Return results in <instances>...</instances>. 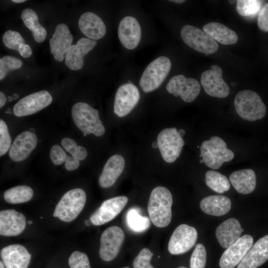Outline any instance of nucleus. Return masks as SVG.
<instances>
[{
	"label": "nucleus",
	"instance_id": "f257e3e1",
	"mask_svg": "<svg viewBox=\"0 0 268 268\" xmlns=\"http://www.w3.org/2000/svg\"><path fill=\"white\" fill-rule=\"evenodd\" d=\"M172 203V196L167 188L158 186L152 190L149 198L147 210L149 218L155 226L163 228L170 224Z\"/></svg>",
	"mask_w": 268,
	"mask_h": 268
},
{
	"label": "nucleus",
	"instance_id": "f03ea898",
	"mask_svg": "<svg viewBox=\"0 0 268 268\" xmlns=\"http://www.w3.org/2000/svg\"><path fill=\"white\" fill-rule=\"evenodd\" d=\"M74 124L84 134H93L97 136L102 135L105 129L99 117V112L89 104L83 102L75 104L71 109Z\"/></svg>",
	"mask_w": 268,
	"mask_h": 268
},
{
	"label": "nucleus",
	"instance_id": "7ed1b4c3",
	"mask_svg": "<svg viewBox=\"0 0 268 268\" xmlns=\"http://www.w3.org/2000/svg\"><path fill=\"white\" fill-rule=\"evenodd\" d=\"M234 103L238 115L245 120L255 121L263 119L266 115V105L254 91H240L235 96Z\"/></svg>",
	"mask_w": 268,
	"mask_h": 268
},
{
	"label": "nucleus",
	"instance_id": "20e7f679",
	"mask_svg": "<svg viewBox=\"0 0 268 268\" xmlns=\"http://www.w3.org/2000/svg\"><path fill=\"white\" fill-rule=\"evenodd\" d=\"M200 157L203 163L212 169H219L224 162H229L234 157L233 152L227 148L225 142L220 137L212 136L204 141L200 146Z\"/></svg>",
	"mask_w": 268,
	"mask_h": 268
},
{
	"label": "nucleus",
	"instance_id": "39448f33",
	"mask_svg": "<svg viewBox=\"0 0 268 268\" xmlns=\"http://www.w3.org/2000/svg\"><path fill=\"white\" fill-rule=\"evenodd\" d=\"M86 201L84 191L80 188L66 192L55 207L53 216L61 220L69 222L74 220L81 212Z\"/></svg>",
	"mask_w": 268,
	"mask_h": 268
},
{
	"label": "nucleus",
	"instance_id": "423d86ee",
	"mask_svg": "<svg viewBox=\"0 0 268 268\" xmlns=\"http://www.w3.org/2000/svg\"><path fill=\"white\" fill-rule=\"evenodd\" d=\"M171 67L170 59L159 57L151 62L145 68L139 80V85L144 92L158 88L168 75Z\"/></svg>",
	"mask_w": 268,
	"mask_h": 268
},
{
	"label": "nucleus",
	"instance_id": "0eeeda50",
	"mask_svg": "<svg viewBox=\"0 0 268 268\" xmlns=\"http://www.w3.org/2000/svg\"><path fill=\"white\" fill-rule=\"evenodd\" d=\"M181 36L189 47L206 55L214 53L218 49L216 41L203 30L191 25L182 28Z\"/></svg>",
	"mask_w": 268,
	"mask_h": 268
},
{
	"label": "nucleus",
	"instance_id": "6e6552de",
	"mask_svg": "<svg viewBox=\"0 0 268 268\" xmlns=\"http://www.w3.org/2000/svg\"><path fill=\"white\" fill-rule=\"evenodd\" d=\"M157 141L161 156L167 163L176 161L185 145L182 137L175 128L162 130L157 135Z\"/></svg>",
	"mask_w": 268,
	"mask_h": 268
},
{
	"label": "nucleus",
	"instance_id": "1a4fd4ad",
	"mask_svg": "<svg viewBox=\"0 0 268 268\" xmlns=\"http://www.w3.org/2000/svg\"><path fill=\"white\" fill-rule=\"evenodd\" d=\"M197 238L198 233L194 227L181 224L174 230L169 239L168 251L172 255L184 254L194 247Z\"/></svg>",
	"mask_w": 268,
	"mask_h": 268
},
{
	"label": "nucleus",
	"instance_id": "9d476101",
	"mask_svg": "<svg viewBox=\"0 0 268 268\" xmlns=\"http://www.w3.org/2000/svg\"><path fill=\"white\" fill-rule=\"evenodd\" d=\"M124 239V231L117 226H112L105 230L100 238L101 259L106 262L114 259L118 255Z\"/></svg>",
	"mask_w": 268,
	"mask_h": 268
},
{
	"label": "nucleus",
	"instance_id": "9b49d317",
	"mask_svg": "<svg viewBox=\"0 0 268 268\" xmlns=\"http://www.w3.org/2000/svg\"><path fill=\"white\" fill-rule=\"evenodd\" d=\"M166 88L169 93L175 97L179 96L184 102L189 103L193 102L199 95L201 85L195 78L178 74L171 78Z\"/></svg>",
	"mask_w": 268,
	"mask_h": 268
},
{
	"label": "nucleus",
	"instance_id": "f8f14e48",
	"mask_svg": "<svg viewBox=\"0 0 268 268\" xmlns=\"http://www.w3.org/2000/svg\"><path fill=\"white\" fill-rule=\"evenodd\" d=\"M53 98L46 90L31 93L19 100L14 106L13 113L17 117L30 115L49 106Z\"/></svg>",
	"mask_w": 268,
	"mask_h": 268
},
{
	"label": "nucleus",
	"instance_id": "ddd939ff",
	"mask_svg": "<svg viewBox=\"0 0 268 268\" xmlns=\"http://www.w3.org/2000/svg\"><path fill=\"white\" fill-rule=\"evenodd\" d=\"M210 68L201 74V83L205 92L212 97H227L230 88L222 78V69L217 65H211Z\"/></svg>",
	"mask_w": 268,
	"mask_h": 268
},
{
	"label": "nucleus",
	"instance_id": "4468645a",
	"mask_svg": "<svg viewBox=\"0 0 268 268\" xmlns=\"http://www.w3.org/2000/svg\"><path fill=\"white\" fill-rule=\"evenodd\" d=\"M140 94L132 83L121 85L117 89L114 101V112L119 117L127 115L137 104Z\"/></svg>",
	"mask_w": 268,
	"mask_h": 268
},
{
	"label": "nucleus",
	"instance_id": "2eb2a0df",
	"mask_svg": "<svg viewBox=\"0 0 268 268\" xmlns=\"http://www.w3.org/2000/svg\"><path fill=\"white\" fill-rule=\"evenodd\" d=\"M128 201L125 196L114 197L104 201L91 215L90 220L94 225L99 226L116 217L123 209Z\"/></svg>",
	"mask_w": 268,
	"mask_h": 268
},
{
	"label": "nucleus",
	"instance_id": "dca6fc26",
	"mask_svg": "<svg viewBox=\"0 0 268 268\" xmlns=\"http://www.w3.org/2000/svg\"><path fill=\"white\" fill-rule=\"evenodd\" d=\"M253 238L245 234L227 248L219 260L221 268H234L237 266L253 245Z\"/></svg>",
	"mask_w": 268,
	"mask_h": 268
},
{
	"label": "nucleus",
	"instance_id": "f3484780",
	"mask_svg": "<svg viewBox=\"0 0 268 268\" xmlns=\"http://www.w3.org/2000/svg\"><path fill=\"white\" fill-rule=\"evenodd\" d=\"M73 41V36L67 26L64 23L58 24L52 38L49 40L51 53L57 61H63Z\"/></svg>",
	"mask_w": 268,
	"mask_h": 268
},
{
	"label": "nucleus",
	"instance_id": "a211bd4d",
	"mask_svg": "<svg viewBox=\"0 0 268 268\" xmlns=\"http://www.w3.org/2000/svg\"><path fill=\"white\" fill-rule=\"evenodd\" d=\"M118 34L122 44L126 49L133 50L138 46L140 41L141 27L134 17L126 16L119 23Z\"/></svg>",
	"mask_w": 268,
	"mask_h": 268
},
{
	"label": "nucleus",
	"instance_id": "6ab92c4d",
	"mask_svg": "<svg viewBox=\"0 0 268 268\" xmlns=\"http://www.w3.org/2000/svg\"><path fill=\"white\" fill-rule=\"evenodd\" d=\"M97 44L96 41L81 38L76 44L71 45L66 57L65 64L71 70H79L83 67L84 57Z\"/></svg>",
	"mask_w": 268,
	"mask_h": 268
},
{
	"label": "nucleus",
	"instance_id": "aec40b11",
	"mask_svg": "<svg viewBox=\"0 0 268 268\" xmlns=\"http://www.w3.org/2000/svg\"><path fill=\"white\" fill-rule=\"evenodd\" d=\"M26 224L24 215L14 209L0 212V234L4 236H15L21 234Z\"/></svg>",
	"mask_w": 268,
	"mask_h": 268
},
{
	"label": "nucleus",
	"instance_id": "412c9836",
	"mask_svg": "<svg viewBox=\"0 0 268 268\" xmlns=\"http://www.w3.org/2000/svg\"><path fill=\"white\" fill-rule=\"evenodd\" d=\"M37 142V137L33 133L29 131L21 133L15 137L10 148V158L16 162L23 161L35 149Z\"/></svg>",
	"mask_w": 268,
	"mask_h": 268
},
{
	"label": "nucleus",
	"instance_id": "4be33fe9",
	"mask_svg": "<svg viewBox=\"0 0 268 268\" xmlns=\"http://www.w3.org/2000/svg\"><path fill=\"white\" fill-rule=\"evenodd\" d=\"M0 257L6 268H27L31 255L27 249L19 244L10 245L0 251Z\"/></svg>",
	"mask_w": 268,
	"mask_h": 268
},
{
	"label": "nucleus",
	"instance_id": "5701e85b",
	"mask_svg": "<svg viewBox=\"0 0 268 268\" xmlns=\"http://www.w3.org/2000/svg\"><path fill=\"white\" fill-rule=\"evenodd\" d=\"M268 260V235H267L253 245L237 268H258Z\"/></svg>",
	"mask_w": 268,
	"mask_h": 268
},
{
	"label": "nucleus",
	"instance_id": "b1692460",
	"mask_svg": "<svg viewBox=\"0 0 268 268\" xmlns=\"http://www.w3.org/2000/svg\"><path fill=\"white\" fill-rule=\"evenodd\" d=\"M78 25L81 32L93 40H99L105 35L106 28L101 18L96 14L86 12L80 16Z\"/></svg>",
	"mask_w": 268,
	"mask_h": 268
},
{
	"label": "nucleus",
	"instance_id": "393cba45",
	"mask_svg": "<svg viewBox=\"0 0 268 268\" xmlns=\"http://www.w3.org/2000/svg\"><path fill=\"white\" fill-rule=\"evenodd\" d=\"M243 231L239 221L236 218H230L218 226L215 235L220 245L227 249L240 237Z\"/></svg>",
	"mask_w": 268,
	"mask_h": 268
},
{
	"label": "nucleus",
	"instance_id": "a878e982",
	"mask_svg": "<svg viewBox=\"0 0 268 268\" xmlns=\"http://www.w3.org/2000/svg\"><path fill=\"white\" fill-rule=\"evenodd\" d=\"M125 162L123 156L115 154L106 162L99 178V184L104 188L113 185L124 171Z\"/></svg>",
	"mask_w": 268,
	"mask_h": 268
},
{
	"label": "nucleus",
	"instance_id": "bb28decb",
	"mask_svg": "<svg viewBox=\"0 0 268 268\" xmlns=\"http://www.w3.org/2000/svg\"><path fill=\"white\" fill-rule=\"evenodd\" d=\"M230 181L235 190L240 194H249L256 186V177L251 169L235 171L229 176Z\"/></svg>",
	"mask_w": 268,
	"mask_h": 268
},
{
	"label": "nucleus",
	"instance_id": "cd10ccee",
	"mask_svg": "<svg viewBox=\"0 0 268 268\" xmlns=\"http://www.w3.org/2000/svg\"><path fill=\"white\" fill-rule=\"evenodd\" d=\"M231 206L229 198L223 195L209 196L203 198L200 202V207L203 212L217 216L227 213Z\"/></svg>",
	"mask_w": 268,
	"mask_h": 268
},
{
	"label": "nucleus",
	"instance_id": "c85d7f7f",
	"mask_svg": "<svg viewBox=\"0 0 268 268\" xmlns=\"http://www.w3.org/2000/svg\"><path fill=\"white\" fill-rule=\"evenodd\" d=\"M202 30L215 41L223 45H232L238 40L235 32L217 22L207 23L203 26Z\"/></svg>",
	"mask_w": 268,
	"mask_h": 268
},
{
	"label": "nucleus",
	"instance_id": "c756f323",
	"mask_svg": "<svg viewBox=\"0 0 268 268\" xmlns=\"http://www.w3.org/2000/svg\"><path fill=\"white\" fill-rule=\"evenodd\" d=\"M21 18L25 26L32 32L35 41L43 42L46 38L47 31L39 22L38 16L35 11L30 8L24 9L21 12Z\"/></svg>",
	"mask_w": 268,
	"mask_h": 268
},
{
	"label": "nucleus",
	"instance_id": "7c9ffc66",
	"mask_svg": "<svg viewBox=\"0 0 268 268\" xmlns=\"http://www.w3.org/2000/svg\"><path fill=\"white\" fill-rule=\"evenodd\" d=\"M126 222L129 228L136 233H142L150 227V221L148 217L142 216L136 208L129 209L126 214Z\"/></svg>",
	"mask_w": 268,
	"mask_h": 268
},
{
	"label": "nucleus",
	"instance_id": "2f4dec72",
	"mask_svg": "<svg viewBox=\"0 0 268 268\" xmlns=\"http://www.w3.org/2000/svg\"><path fill=\"white\" fill-rule=\"evenodd\" d=\"M32 189L27 186H18L6 190L4 193L5 201L10 203H21L29 201L32 198Z\"/></svg>",
	"mask_w": 268,
	"mask_h": 268
},
{
	"label": "nucleus",
	"instance_id": "473e14b6",
	"mask_svg": "<svg viewBox=\"0 0 268 268\" xmlns=\"http://www.w3.org/2000/svg\"><path fill=\"white\" fill-rule=\"evenodd\" d=\"M205 180L206 185L218 193H223L230 188V184L227 177L218 172L213 170L207 171Z\"/></svg>",
	"mask_w": 268,
	"mask_h": 268
},
{
	"label": "nucleus",
	"instance_id": "72a5a7b5",
	"mask_svg": "<svg viewBox=\"0 0 268 268\" xmlns=\"http://www.w3.org/2000/svg\"><path fill=\"white\" fill-rule=\"evenodd\" d=\"M262 5L261 0H238L236 2V10L242 16H254L259 13Z\"/></svg>",
	"mask_w": 268,
	"mask_h": 268
},
{
	"label": "nucleus",
	"instance_id": "f704fd0d",
	"mask_svg": "<svg viewBox=\"0 0 268 268\" xmlns=\"http://www.w3.org/2000/svg\"><path fill=\"white\" fill-rule=\"evenodd\" d=\"M22 62L11 56H5L0 59V80L3 79L7 73L21 67Z\"/></svg>",
	"mask_w": 268,
	"mask_h": 268
},
{
	"label": "nucleus",
	"instance_id": "c9c22d12",
	"mask_svg": "<svg viewBox=\"0 0 268 268\" xmlns=\"http://www.w3.org/2000/svg\"><path fill=\"white\" fill-rule=\"evenodd\" d=\"M206 262V251L204 246L198 244L190 258V268H204Z\"/></svg>",
	"mask_w": 268,
	"mask_h": 268
},
{
	"label": "nucleus",
	"instance_id": "e433bc0d",
	"mask_svg": "<svg viewBox=\"0 0 268 268\" xmlns=\"http://www.w3.org/2000/svg\"><path fill=\"white\" fill-rule=\"evenodd\" d=\"M2 42L6 47L17 51L20 44L25 43V40L18 32L9 30L2 36Z\"/></svg>",
	"mask_w": 268,
	"mask_h": 268
},
{
	"label": "nucleus",
	"instance_id": "4c0bfd02",
	"mask_svg": "<svg viewBox=\"0 0 268 268\" xmlns=\"http://www.w3.org/2000/svg\"><path fill=\"white\" fill-rule=\"evenodd\" d=\"M153 253L146 248L140 250L133 261L134 268H154L151 264L150 261Z\"/></svg>",
	"mask_w": 268,
	"mask_h": 268
},
{
	"label": "nucleus",
	"instance_id": "58836bf2",
	"mask_svg": "<svg viewBox=\"0 0 268 268\" xmlns=\"http://www.w3.org/2000/svg\"><path fill=\"white\" fill-rule=\"evenodd\" d=\"M68 265L70 268H91L87 255L77 251L69 257Z\"/></svg>",
	"mask_w": 268,
	"mask_h": 268
},
{
	"label": "nucleus",
	"instance_id": "ea45409f",
	"mask_svg": "<svg viewBox=\"0 0 268 268\" xmlns=\"http://www.w3.org/2000/svg\"><path fill=\"white\" fill-rule=\"evenodd\" d=\"M11 137L7 125L1 119L0 120V155L6 153L10 148Z\"/></svg>",
	"mask_w": 268,
	"mask_h": 268
},
{
	"label": "nucleus",
	"instance_id": "a19ab883",
	"mask_svg": "<svg viewBox=\"0 0 268 268\" xmlns=\"http://www.w3.org/2000/svg\"><path fill=\"white\" fill-rule=\"evenodd\" d=\"M67 156L66 152L60 145L55 144L52 146L50 156L55 165H59L66 162Z\"/></svg>",
	"mask_w": 268,
	"mask_h": 268
},
{
	"label": "nucleus",
	"instance_id": "79ce46f5",
	"mask_svg": "<svg viewBox=\"0 0 268 268\" xmlns=\"http://www.w3.org/2000/svg\"><path fill=\"white\" fill-rule=\"evenodd\" d=\"M257 24L261 31L268 32V2L262 7L259 12Z\"/></svg>",
	"mask_w": 268,
	"mask_h": 268
},
{
	"label": "nucleus",
	"instance_id": "37998d69",
	"mask_svg": "<svg viewBox=\"0 0 268 268\" xmlns=\"http://www.w3.org/2000/svg\"><path fill=\"white\" fill-rule=\"evenodd\" d=\"M61 144L64 148L74 156L75 153L77 144L75 141L69 137H65L61 140Z\"/></svg>",
	"mask_w": 268,
	"mask_h": 268
},
{
	"label": "nucleus",
	"instance_id": "c03bdc74",
	"mask_svg": "<svg viewBox=\"0 0 268 268\" xmlns=\"http://www.w3.org/2000/svg\"><path fill=\"white\" fill-rule=\"evenodd\" d=\"M79 160L75 159L74 156H67L66 161L65 162V167L68 171H73L78 168L79 166Z\"/></svg>",
	"mask_w": 268,
	"mask_h": 268
},
{
	"label": "nucleus",
	"instance_id": "a18cd8bd",
	"mask_svg": "<svg viewBox=\"0 0 268 268\" xmlns=\"http://www.w3.org/2000/svg\"><path fill=\"white\" fill-rule=\"evenodd\" d=\"M17 52L22 57L25 58H29L32 54V51L31 47L25 43L19 45Z\"/></svg>",
	"mask_w": 268,
	"mask_h": 268
},
{
	"label": "nucleus",
	"instance_id": "49530a36",
	"mask_svg": "<svg viewBox=\"0 0 268 268\" xmlns=\"http://www.w3.org/2000/svg\"><path fill=\"white\" fill-rule=\"evenodd\" d=\"M87 155V152L84 147L80 145L77 146L74 156L75 159L79 161L84 160L86 157Z\"/></svg>",
	"mask_w": 268,
	"mask_h": 268
},
{
	"label": "nucleus",
	"instance_id": "de8ad7c7",
	"mask_svg": "<svg viewBox=\"0 0 268 268\" xmlns=\"http://www.w3.org/2000/svg\"><path fill=\"white\" fill-rule=\"evenodd\" d=\"M6 102V98L4 94L1 91L0 92V107L2 108Z\"/></svg>",
	"mask_w": 268,
	"mask_h": 268
},
{
	"label": "nucleus",
	"instance_id": "09e8293b",
	"mask_svg": "<svg viewBox=\"0 0 268 268\" xmlns=\"http://www.w3.org/2000/svg\"><path fill=\"white\" fill-rule=\"evenodd\" d=\"M170 1L177 3H181L185 1L184 0H171Z\"/></svg>",
	"mask_w": 268,
	"mask_h": 268
},
{
	"label": "nucleus",
	"instance_id": "8fccbe9b",
	"mask_svg": "<svg viewBox=\"0 0 268 268\" xmlns=\"http://www.w3.org/2000/svg\"><path fill=\"white\" fill-rule=\"evenodd\" d=\"M152 147L155 149L157 148V147H158V143H157V141H153L152 143Z\"/></svg>",
	"mask_w": 268,
	"mask_h": 268
},
{
	"label": "nucleus",
	"instance_id": "3c124183",
	"mask_svg": "<svg viewBox=\"0 0 268 268\" xmlns=\"http://www.w3.org/2000/svg\"><path fill=\"white\" fill-rule=\"evenodd\" d=\"M179 133L180 134V135L182 137L184 136L185 134V131L183 129H180L178 131Z\"/></svg>",
	"mask_w": 268,
	"mask_h": 268
},
{
	"label": "nucleus",
	"instance_id": "603ef678",
	"mask_svg": "<svg viewBox=\"0 0 268 268\" xmlns=\"http://www.w3.org/2000/svg\"><path fill=\"white\" fill-rule=\"evenodd\" d=\"M12 1L15 3H22L25 1V0H12Z\"/></svg>",
	"mask_w": 268,
	"mask_h": 268
},
{
	"label": "nucleus",
	"instance_id": "864d4df0",
	"mask_svg": "<svg viewBox=\"0 0 268 268\" xmlns=\"http://www.w3.org/2000/svg\"><path fill=\"white\" fill-rule=\"evenodd\" d=\"M84 223L87 226H89L92 223L91 222V221L89 220H87L86 221H84Z\"/></svg>",
	"mask_w": 268,
	"mask_h": 268
},
{
	"label": "nucleus",
	"instance_id": "5fc2aeb1",
	"mask_svg": "<svg viewBox=\"0 0 268 268\" xmlns=\"http://www.w3.org/2000/svg\"><path fill=\"white\" fill-rule=\"evenodd\" d=\"M18 98V95L17 94H13V98L14 100H16Z\"/></svg>",
	"mask_w": 268,
	"mask_h": 268
},
{
	"label": "nucleus",
	"instance_id": "6e6d98bb",
	"mask_svg": "<svg viewBox=\"0 0 268 268\" xmlns=\"http://www.w3.org/2000/svg\"><path fill=\"white\" fill-rule=\"evenodd\" d=\"M229 2L231 4H234L236 2H237V0H228Z\"/></svg>",
	"mask_w": 268,
	"mask_h": 268
},
{
	"label": "nucleus",
	"instance_id": "4d7b16f0",
	"mask_svg": "<svg viewBox=\"0 0 268 268\" xmlns=\"http://www.w3.org/2000/svg\"><path fill=\"white\" fill-rule=\"evenodd\" d=\"M0 268H4L3 264L1 261L0 262Z\"/></svg>",
	"mask_w": 268,
	"mask_h": 268
},
{
	"label": "nucleus",
	"instance_id": "13d9d810",
	"mask_svg": "<svg viewBox=\"0 0 268 268\" xmlns=\"http://www.w3.org/2000/svg\"><path fill=\"white\" fill-rule=\"evenodd\" d=\"M7 99L9 101H11L13 100V98L11 96H8Z\"/></svg>",
	"mask_w": 268,
	"mask_h": 268
},
{
	"label": "nucleus",
	"instance_id": "bf43d9fd",
	"mask_svg": "<svg viewBox=\"0 0 268 268\" xmlns=\"http://www.w3.org/2000/svg\"><path fill=\"white\" fill-rule=\"evenodd\" d=\"M231 85H232V86H235V85H236V83H235V82H231Z\"/></svg>",
	"mask_w": 268,
	"mask_h": 268
},
{
	"label": "nucleus",
	"instance_id": "052dcab7",
	"mask_svg": "<svg viewBox=\"0 0 268 268\" xmlns=\"http://www.w3.org/2000/svg\"><path fill=\"white\" fill-rule=\"evenodd\" d=\"M200 163H203V161L202 159H201V160H200Z\"/></svg>",
	"mask_w": 268,
	"mask_h": 268
},
{
	"label": "nucleus",
	"instance_id": "680f3d73",
	"mask_svg": "<svg viewBox=\"0 0 268 268\" xmlns=\"http://www.w3.org/2000/svg\"><path fill=\"white\" fill-rule=\"evenodd\" d=\"M178 268H186L185 267H179Z\"/></svg>",
	"mask_w": 268,
	"mask_h": 268
},
{
	"label": "nucleus",
	"instance_id": "e2e57ef3",
	"mask_svg": "<svg viewBox=\"0 0 268 268\" xmlns=\"http://www.w3.org/2000/svg\"><path fill=\"white\" fill-rule=\"evenodd\" d=\"M31 223H32V221H28V224H31Z\"/></svg>",
	"mask_w": 268,
	"mask_h": 268
},
{
	"label": "nucleus",
	"instance_id": "0e129e2a",
	"mask_svg": "<svg viewBox=\"0 0 268 268\" xmlns=\"http://www.w3.org/2000/svg\"><path fill=\"white\" fill-rule=\"evenodd\" d=\"M123 268H129V267H124Z\"/></svg>",
	"mask_w": 268,
	"mask_h": 268
},
{
	"label": "nucleus",
	"instance_id": "69168bd1",
	"mask_svg": "<svg viewBox=\"0 0 268 268\" xmlns=\"http://www.w3.org/2000/svg\"><path fill=\"white\" fill-rule=\"evenodd\" d=\"M87 134H84V135L86 136Z\"/></svg>",
	"mask_w": 268,
	"mask_h": 268
},
{
	"label": "nucleus",
	"instance_id": "338daca9",
	"mask_svg": "<svg viewBox=\"0 0 268 268\" xmlns=\"http://www.w3.org/2000/svg\"><path fill=\"white\" fill-rule=\"evenodd\" d=\"M197 147H198V148H199V147H200V146H197Z\"/></svg>",
	"mask_w": 268,
	"mask_h": 268
}]
</instances>
